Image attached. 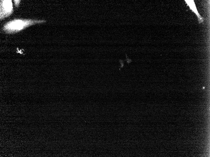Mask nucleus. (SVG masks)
Listing matches in <instances>:
<instances>
[{"instance_id": "f257e3e1", "label": "nucleus", "mask_w": 210, "mask_h": 157, "mask_svg": "<svg viewBox=\"0 0 210 157\" xmlns=\"http://www.w3.org/2000/svg\"><path fill=\"white\" fill-rule=\"evenodd\" d=\"M46 22L44 20L14 19L4 24L2 29L7 34H13L19 32L31 25Z\"/></svg>"}, {"instance_id": "f03ea898", "label": "nucleus", "mask_w": 210, "mask_h": 157, "mask_svg": "<svg viewBox=\"0 0 210 157\" xmlns=\"http://www.w3.org/2000/svg\"><path fill=\"white\" fill-rule=\"evenodd\" d=\"M0 6V18L1 20L10 16L13 13V8L12 0H1Z\"/></svg>"}, {"instance_id": "7ed1b4c3", "label": "nucleus", "mask_w": 210, "mask_h": 157, "mask_svg": "<svg viewBox=\"0 0 210 157\" xmlns=\"http://www.w3.org/2000/svg\"><path fill=\"white\" fill-rule=\"evenodd\" d=\"M185 1L187 4L189 6L190 9H191L196 15L199 23H200L204 21L203 18L199 14L194 1L185 0Z\"/></svg>"}, {"instance_id": "20e7f679", "label": "nucleus", "mask_w": 210, "mask_h": 157, "mask_svg": "<svg viewBox=\"0 0 210 157\" xmlns=\"http://www.w3.org/2000/svg\"><path fill=\"white\" fill-rule=\"evenodd\" d=\"M14 2L15 6L16 7H18L19 5V3H20V0H14Z\"/></svg>"}]
</instances>
